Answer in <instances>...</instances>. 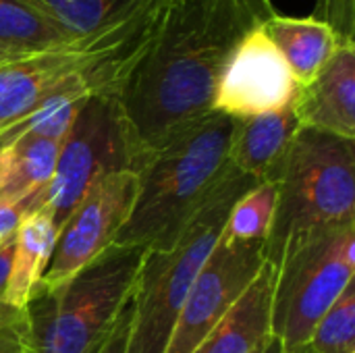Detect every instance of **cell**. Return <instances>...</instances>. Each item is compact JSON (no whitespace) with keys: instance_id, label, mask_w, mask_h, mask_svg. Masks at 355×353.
I'll return each instance as SVG.
<instances>
[{"instance_id":"6da1fadb","label":"cell","mask_w":355,"mask_h":353,"mask_svg":"<svg viewBox=\"0 0 355 353\" xmlns=\"http://www.w3.org/2000/svg\"><path fill=\"white\" fill-rule=\"evenodd\" d=\"M277 12L272 0H166L156 35L121 85L135 169L212 112L218 75L239 42Z\"/></svg>"},{"instance_id":"7a4b0ae2","label":"cell","mask_w":355,"mask_h":353,"mask_svg":"<svg viewBox=\"0 0 355 353\" xmlns=\"http://www.w3.org/2000/svg\"><path fill=\"white\" fill-rule=\"evenodd\" d=\"M235 121L212 110L137 164V196L112 246L166 248L227 175Z\"/></svg>"},{"instance_id":"3957f363","label":"cell","mask_w":355,"mask_h":353,"mask_svg":"<svg viewBox=\"0 0 355 353\" xmlns=\"http://www.w3.org/2000/svg\"><path fill=\"white\" fill-rule=\"evenodd\" d=\"M229 166L223 181L166 248H150L137 273L125 353H166L189 289L216 246L233 204L256 185Z\"/></svg>"},{"instance_id":"277c9868","label":"cell","mask_w":355,"mask_h":353,"mask_svg":"<svg viewBox=\"0 0 355 353\" xmlns=\"http://www.w3.org/2000/svg\"><path fill=\"white\" fill-rule=\"evenodd\" d=\"M275 183L277 212L264 243L275 268L295 243L355 225L354 139L302 127Z\"/></svg>"},{"instance_id":"5b68a950","label":"cell","mask_w":355,"mask_h":353,"mask_svg":"<svg viewBox=\"0 0 355 353\" xmlns=\"http://www.w3.org/2000/svg\"><path fill=\"white\" fill-rule=\"evenodd\" d=\"M139 248L110 246L52 291H35L27 310L40 353H94L133 298Z\"/></svg>"},{"instance_id":"8992f818","label":"cell","mask_w":355,"mask_h":353,"mask_svg":"<svg viewBox=\"0 0 355 353\" xmlns=\"http://www.w3.org/2000/svg\"><path fill=\"white\" fill-rule=\"evenodd\" d=\"M355 225L295 243L277 266L272 337L285 353L306 352L327 310L354 283Z\"/></svg>"},{"instance_id":"52a82bcc","label":"cell","mask_w":355,"mask_h":353,"mask_svg":"<svg viewBox=\"0 0 355 353\" xmlns=\"http://www.w3.org/2000/svg\"><path fill=\"white\" fill-rule=\"evenodd\" d=\"M119 171H135L125 114L114 94H92L62 139L58 164L46 189L56 231L96 181Z\"/></svg>"},{"instance_id":"ba28073f","label":"cell","mask_w":355,"mask_h":353,"mask_svg":"<svg viewBox=\"0 0 355 353\" xmlns=\"http://www.w3.org/2000/svg\"><path fill=\"white\" fill-rule=\"evenodd\" d=\"M135 196V171H119L96 181L58 227L50 262L35 291L60 287L100 258L127 223Z\"/></svg>"},{"instance_id":"9c48e42d","label":"cell","mask_w":355,"mask_h":353,"mask_svg":"<svg viewBox=\"0 0 355 353\" xmlns=\"http://www.w3.org/2000/svg\"><path fill=\"white\" fill-rule=\"evenodd\" d=\"M264 262V243H239L218 237L189 289L166 353L198 352L212 329L256 279Z\"/></svg>"},{"instance_id":"30bf717a","label":"cell","mask_w":355,"mask_h":353,"mask_svg":"<svg viewBox=\"0 0 355 353\" xmlns=\"http://www.w3.org/2000/svg\"><path fill=\"white\" fill-rule=\"evenodd\" d=\"M297 92L291 69L260 27L248 33L225 62L212 110L231 119H250L291 106Z\"/></svg>"},{"instance_id":"8fae6325","label":"cell","mask_w":355,"mask_h":353,"mask_svg":"<svg viewBox=\"0 0 355 353\" xmlns=\"http://www.w3.org/2000/svg\"><path fill=\"white\" fill-rule=\"evenodd\" d=\"M300 125L343 139L355 137V42L341 44L293 102Z\"/></svg>"},{"instance_id":"7c38bea8","label":"cell","mask_w":355,"mask_h":353,"mask_svg":"<svg viewBox=\"0 0 355 353\" xmlns=\"http://www.w3.org/2000/svg\"><path fill=\"white\" fill-rule=\"evenodd\" d=\"M302 129L291 106L250 119H237L229 148V162L254 181H277L287 152Z\"/></svg>"},{"instance_id":"4fadbf2b","label":"cell","mask_w":355,"mask_h":353,"mask_svg":"<svg viewBox=\"0 0 355 353\" xmlns=\"http://www.w3.org/2000/svg\"><path fill=\"white\" fill-rule=\"evenodd\" d=\"M277 268L262 264L256 279L212 329L198 353H256L272 337Z\"/></svg>"},{"instance_id":"5bb4252c","label":"cell","mask_w":355,"mask_h":353,"mask_svg":"<svg viewBox=\"0 0 355 353\" xmlns=\"http://www.w3.org/2000/svg\"><path fill=\"white\" fill-rule=\"evenodd\" d=\"M56 241V227L52 210L44 202L37 210L27 214L15 231L10 270L2 291V302L25 310L42 281Z\"/></svg>"},{"instance_id":"9a60e30c","label":"cell","mask_w":355,"mask_h":353,"mask_svg":"<svg viewBox=\"0 0 355 353\" xmlns=\"http://www.w3.org/2000/svg\"><path fill=\"white\" fill-rule=\"evenodd\" d=\"M262 31L277 46L300 87L308 85L341 46L339 35L316 17H285L275 12Z\"/></svg>"},{"instance_id":"2e32d148","label":"cell","mask_w":355,"mask_h":353,"mask_svg":"<svg viewBox=\"0 0 355 353\" xmlns=\"http://www.w3.org/2000/svg\"><path fill=\"white\" fill-rule=\"evenodd\" d=\"M77 40L31 0H0V48L12 56L44 52Z\"/></svg>"},{"instance_id":"e0dca14e","label":"cell","mask_w":355,"mask_h":353,"mask_svg":"<svg viewBox=\"0 0 355 353\" xmlns=\"http://www.w3.org/2000/svg\"><path fill=\"white\" fill-rule=\"evenodd\" d=\"M89 96L92 89L85 81H73L60 87L58 92L48 96L37 108H33L25 119H21L17 125L0 133V146H8L21 135L62 141L77 112L81 110V106Z\"/></svg>"},{"instance_id":"ac0fdd59","label":"cell","mask_w":355,"mask_h":353,"mask_svg":"<svg viewBox=\"0 0 355 353\" xmlns=\"http://www.w3.org/2000/svg\"><path fill=\"white\" fill-rule=\"evenodd\" d=\"M62 141L21 135L10 144V173L2 191L12 198H27L46 189L54 177Z\"/></svg>"},{"instance_id":"d6986e66","label":"cell","mask_w":355,"mask_h":353,"mask_svg":"<svg viewBox=\"0 0 355 353\" xmlns=\"http://www.w3.org/2000/svg\"><path fill=\"white\" fill-rule=\"evenodd\" d=\"M75 37L100 31L150 0H31Z\"/></svg>"},{"instance_id":"ffe728a7","label":"cell","mask_w":355,"mask_h":353,"mask_svg":"<svg viewBox=\"0 0 355 353\" xmlns=\"http://www.w3.org/2000/svg\"><path fill=\"white\" fill-rule=\"evenodd\" d=\"M277 198L279 187L275 181L256 183L233 204L220 237L239 243H266L277 212Z\"/></svg>"},{"instance_id":"44dd1931","label":"cell","mask_w":355,"mask_h":353,"mask_svg":"<svg viewBox=\"0 0 355 353\" xmlns=\"http://www.w3.org/2000/svg\"><path fill=\"white\" fill-rule=\"evenodd\" d=\"M306 350L310 353H355L354 283L318 320Z\"/></svg>"},{"instance_id":"7402d4cb","label":"cell","mask_w":355,"mask_h":353,"mask_svg":"<svg viewBox=\"0 0 355 353\" xmlns=\"http://www.w3.org/2000/svg\"><path fill=\"white\" fill-rule=\"evenodd\" d=\"M0 353H40L29 310H19L0 300Z\"/></svg>"},{"instance_id":"603a6c76","label":"cell","mask_w":355,"mask_h":353,"mask_svg":"<svg viewBox=\"0 0 355 353\" xmlns=\"http://www.w3.org/2000/svg\"><path fill=\"white\" fill-rule=\"evenodd\" d=\"M312 17L324 21L339 35L341 44L354 42L355 0H316Z\"/></svg>"},{"instance_id":"cb8c5ba5","label":"cell","mask_w":355,"mask_h":353,"mask_svg":"<svg viewBox=\"0 0 355 353\" xmlns=\"http://www.w3.org/2000/svg\"><path fill=\"white\" fill-rule=\"evenodd\" d=\"M48 189V187H46ZM46 189H40L27 198H19L6 206L0 208V243L12 239L17 227L21 225V221L31 214L33 210H37L44 202H46Z\"/></svg>"},{"instance_id":"d4e9b609","label":"cell","mask_w":355,"mask_h":353,"mask_svg":"<svg viewBox=\"0 0 355 353\" xmlns=\"http://www.w3.org/2000/svg\"><path fill=\"white\" fill-rule=\"evenodd\" d=\"M133 300V298H131ZM131 312H133V302L127 304L123 314L119 316L116 325L112 331L106 335V339L100 343V347L94 353H125L127 352V337H129V325H131Z\"/></svg>"},{"instance_id":"484cf974","label":"cell","mask_w":355,"mask_h":353,"mask_svg":"<svg viewBox=\"0 0 355 353\" xmlns=\"http://www.w3.org/2000/svg\"><path fill=\"white\" fill-rule=\"evenodd\" d=\"M10 256H12V239L0 243V300H2V291H4L8 270H10Z\"/></svg>"},{"instance_id":"4316f807","label":"cell","mask_w":355,"mask_h":353,"mask_svg":"<svg viewBox=\"0 0 355 353\" xmlns=\"http://www.w3.org/2000/svg\"><path fill=\"white\" fill-rule=\"evenodd\" d=\"M10 156H12L10 144L8 146H0V191L4 189L8 173H10Z\"/></svg>"},{"instance_id":"83f0119b","label":"cell","mask_w":355,"mask_h":353,"mask_svg":"<svg viewBox=\"0 0 355 353\" xmlns=\"http://www.w3.org/2000/svg\"><path fill=\"white\" fill-rule=\"evenodd\" d=\"M256 353H285V350H283V345H281V341H279L277 337H270V339L264 343V347Z\"/></svg>"},{"instance_id":"f1b7e54d","label":"cell","mask_w":355,"mask_h":353,"mask_svg":"<svg viewBox=\"0 0 355 353\" xmlns=\"http://www.w3.org/2000/svg\"><path fill=\"white\" fill-rule=\"evenodd\" d=\"M15 200H19V198H12V196H8L6 191H0V208L6 206V204H10V202H15Z\"/></svg>"},{"instance_id":"f546056e","label":"cell","mask_w":355,"mask_h":353,"mask_svg":"<svg viewBox=\"0 0 355 353\" xmlns=\"http://www.w3.org/2000/svg\"><path fill=\"white\" fill-rule=\"evenodd\" d=\"M10 58H17V56H12V54H8L6 50H2V48H0V62H4V60H10Z\"/></svg>"},{"instance_id":"4dcf8cb0","label":"cell","mask_w":355,"mask_h":353,"mask_svg":"<svg viewBox=\"0 0 355 353\" xmlns=\"http://www.w3.org/2000/svg\"><path fill=\"white\" fill-rule=\"evenodd\" d=\"M196 353H198V352H196Z\"/></svg>"}]
</instances>
